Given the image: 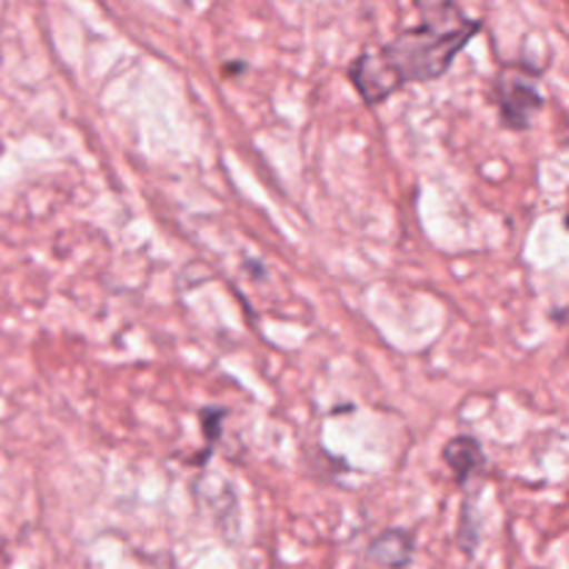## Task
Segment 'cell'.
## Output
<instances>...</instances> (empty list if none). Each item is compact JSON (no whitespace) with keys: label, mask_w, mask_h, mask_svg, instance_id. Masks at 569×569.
<instances>
[{"label":"cell","mask_w":569,"mask_h":569,"mask_svg":"<svg viewBox=\"0 0 569 569\" xmlns=\"http://www.w3.org/2000/svg\"><path fill=\"white\" fill-rule=\"evenodd\" d=\"M445 465L453 472L456 483H467L478 470H483L487 465V453H483V445L478 442L470 433H461V437H453L442 448Z\"/></svg>","instance_id":"cell-3"},{"label":"cell","mask_w":569,"mask_h":569,"mask_svg":"<svg viewBox=\"0 0 569 569\" xmlns=\"http://www.w3.org/2000/svg\"><path fill=\"white\" fill-rule=\"evenodd\" d=\"M244 70V64H228L226 67V72H242Z\"/></svg>","instance_id":"cell-6"},{"label":"cell","mask_w":569,"mask_h":569,"mask_svg":"<svg viewBox=\"0 0 569 569\" xmlns=\"http://www.w3.org/2000/svg\"><path fill=\"white\" fill-rule=\"evenodd\" d=\"M539 76L542 72L526 61H509L500 67L495 78V98H498L500 122L511 131L528 128L533 117L542 111L545 94L539 89Z\"/></svg>","instance_id":"cell-2"},{"label":"cell","mask_w":569,"mask_h":569,"mask_svg":"<svg viewBox=\"0 0 569 569\" xmlns=\"http://www.w3.org/2000/svg\"><path fill=\"white\" fill-rule=\"evenodd\" d=\"M226 417H228V409H214V406H209V409L200 411V426H203V433H206V448H203V453L194 456L189 465L203 467L206 461H209V456L214 453L217 442H220V437H222V422H226Z\"/></svg>","instance_id":"cell-5"},{"label":"cell","mask_w":569,"mask_h":569,"mask_svg":"<svg viewBox=\"0 0 569 569\" xmlns=\"http://www.w3.org/2000/svg\"><path fill=\"white\" fill-rule=\"evenodd\" d=\"M422 22L378 48H365L348 67V78L365 106H378L406 83L437 81L456 56L483 28L465 14L459 0H415Z\"/></svg>","instance_id":"cell-1"},{"label":"cell","mask_w":569,"mask_h":569,"mask_svg":"<svg viewBox=\"0 0 569 569\" xmlns=\"http://www.w3.org/2000/svg\"><path fill=\"white\" fill-rule=\"evenodd\" d=\"M411 556H415V537L403 528H392L383 531L376 542L370 545V559L378 561L381 567L403 569L409 567Z\"/></svg>","instance_id":"cell-4"}]
</instances>
